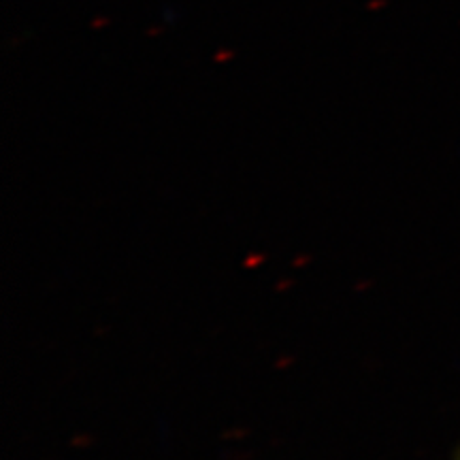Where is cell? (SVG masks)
<instances>
[{"label":"cell","mask_w":460,"mask_h":460,"mask_svg":"<svg viewBox=\"0 0 460 460\" xmlns=\"http://www.w3.org/2000/svg\"><path fill=\"white\" fill-rule=\"evenodd\" d=\"M454 460H460V447H458V452H456V456H454Z\"/></svg>","instance_id":"6da1fadb"}]
</instances>
